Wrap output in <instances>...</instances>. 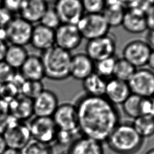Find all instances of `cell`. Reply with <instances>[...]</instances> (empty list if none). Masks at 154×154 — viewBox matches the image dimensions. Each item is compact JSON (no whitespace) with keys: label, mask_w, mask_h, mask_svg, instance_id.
<instances>
[{"label":"cell","mask_w":154,"mask_h":154,"mask_svg":"<svg viewBox=\"0 0 154 154\" xmlns=\"http://www.w3.org/2000/svg\"><path fill=\"white\" fill-rule=\"evenodd\" d=\"M70 52L56 46L42 52L45 77L53 81H63L70 77V67L72 58Z\"/></svg>","instance_id":"obj_3"},{"label":"cell","mask_w":154,"mask_h":154,"mask_svg":"<svg viewBox=\"0 0 154 154\" xmlns=\"http://www.w3.org/2000/svg\"><path fill=\"white\" fill-rule=\"evenodd\" d=\"M94 72V61L85 52L72 55L70 67V76L83 81Z\"/></svg>","instance_id":"obj_15"},{"label":"cell","mask_w":154,"mask_h":154,"mask_svg":"<svg viewBox=\"0 0 154 154\" xmlns=\"http://www.w3.org/2000/svg\"><path fill=\"white\" fill-rule=\"evenodd\" d=\"M76 26L83 38L87 40L109 33L110 26L102 13H84Z\"/></svg>","instance_id":"obj_5"},{"label":"cell","mask_w":154,"mask_h":154,"mask_svg":"<svg viewBox=\"0 0 154 154\" xmlns=\"http://www.w3.org/2000/svg\"><path fill=\"white\" fill-rule=\"evenodd\" d=\"M106 81L94 72L82 81V85L85 94L92 96H104Z\"/></svg>","instance_id":"obj_24"},{"label":"cell","mask_w":154,"mask_h":154,"mask_svg":"<svg viewBox=\"0 0 154 154\" xmlns=\"http://www.w3.org/2000/svg\"><path fill=\"white\" fill-rule=\"evenodd\" d=\"M25 46L8 45L4 61L15 70L19 69L29 55Z\"/></svg>","instance_id":"obj_23"},{"label":"cell","mask_w":154,"mask_h":154,"mask_svg":"<svg viewBox=\"0 0 154 154\" xmlns=\"http://www.w3.org/2000/svg\"><path fill=\"white\" fill-rule=\"evenodd\" d=\"M7 147L6 142L2 135L0 134V154H2Z\"/></svg>","instance_id":"obj_42"},{"label":"cell","mask_w":154,"mask_h":154,"mask_svg":"<svg viewBox=\"0 0 154 154\" xmlns=\"http://www.w3.org/2000/svg\"><path fill=\"white\" fill-rule=\"evenodd\" d=\"M131 94L128 82L114 77L107 79L104 96L114 105H122Z\"/></svg>","instance_id":"obj_17"},{"label":"cell","mask_w":154,"mask_h":154,"mask_svg":"<svg viewBox=\"0 0 154 154\" xmlns=\"http://www.w3.org/2000/svg\"><path fill=\"white\" fill-rule=\"evenodd\" d=\"M53 7L61 23L76 25L85 13L81 0H56Z\"/></svg>","instance_id":"obj_13"},{"label":"cell","mask_w":154,"mask_h":154,"mask_svg":"<svg viewBox=\"0 0 154 154\" xmlns=\"http://www.w3.org/2000/svg\"><path fill=\"white\" fill-rule=\"evenodd\" d=\"M29 44L42 52L55 46V31L40 23L33 25Z\"/></svg>","instance_id":"obj_16"},{"label":"cell","mask_w":154,"mask_h":154,"mask_svg":"<svg viewBox=\"0 0 154 154\" xmlns=\"http://www.w3.org/2000/svg\"><path fill=\"white\" fill-rule=\"evenodd\" d=\"M147 66H148L149 69L154 72V49H152L151 53L150 54L149 60L147 62Z\"/></svg>","instance_id":"obj_41"},{"label":"cell","mask_w":154,"mask_h":154,"mask_svg":"<svg viewBox=\"0 0 154 154\" xmlns=\"http://www.w3.org/2000/svg\"><path fill=\"white\" fill-rule=\"evenodd\" d=\"M33 25L20 16L14 17L4 29V38L9 45L25 46L29 44Z\"/></svg>","instance_id":"obj_6"},{"label":"cell","mask_w":154,"mask_h":154,"mask_svg":"<svg viewBox=\"0 0 154 154\" xmlns=\"http://www.w3.org/2000/svg\"><path fill=\"white\" fill-rule=\"evenodd\" d=\"M67 153L105 154V152L102 143L81 135L69 146Z\"/></svg>","instance_id":"obj_22"},{"label":"cell","mask_w":154,"mask_h":154,"mask_svg":"<svg viewBox=\"0 0 154 154\" xmlns=\"http://www.w3.org/2000/svg\"><path fill=\"white\" fill-rule=\"evenodd\" d=\"M54 31L55 46L70 52L78 48L83 40L76 25L61 23Z\"/></svg>","instance_id":"obj_11"},{"label":"cell","mask_w":154,"mask_h":154,"mask_svg":"<svg viewBox=\"0 0 154 154\" xmlns=\"http://www.w3.org/2000/svg\"><path fill=\"white\" fill-rule=\"evenodd\" d=\"M28 125L31 139L51 146L55 143L58 129L52 117L34 116Z\"/></svg>","instance_id":"obj_7"},{"label":"cell","mask_w":154,"mask_h":154,"mask_svg":"<svg viewBox=\"0 0 154 154\" xmlns=\"http://www.w3.org/2000/svg\"><path fill=\"white\" fill-rule=\"evenodd\" d=\"M39 23L54 30L61 23L59 17L53 7H49L48 8Z\"/></svg>","instance_id":"obj_31"},{"label":"cell","mask_w":154,"mask_h":154,"mask_svg":"<svg viewBox=\"0 0 154 154\" xmlns=\"http://www.w3.org/2000/svg\"><path fill=\"white\" fill-rule=\"evenodd\" d=\"M22 154H53L52 146L31 139L21 150Z\"/></svg>","instance_id":"obj_29"},{"label":"cell","mask_w":154,"mask_h":154,"mask_svg":"<svg viewBox=\"0 0 154 154\" xmlns=\"http://www.w3.org/2000/svg\"><path fill=\"white\" fill-rule=\"evenodd\" d=\"M121 25L127 32L138 34L148 30L146 13L132 8L125 11Z\"/></svg>","instance_id":"obj_19"},{"label":"cell","mask_w":154,"mask_h":154,"mask_svg":"<svg viewBox=\"0 0 154 154\" xmlns=\"http://www.w3.org/2000/svg\"><path fill=\"white\" fill-rule=\"evenodd\" d=\"M8 103L10 114L16 119L26 122L34 116L32 99L19 94Z\"/></svg>","instance_id":"obj_21"},{"label":"cell","mask_w":154,"mask_h":154,"mask_svg":"<svg viewBox=\"0 0 154 154\" xmlns=\"http://www.w3.org/2000/svg\"><path fill=\"white\" fill-rule=\"evenodd\" d=\"M45 2H46L48 4H49L50 2H51L52 1H54V2H55V1H56V0H43Z\"/></svg>","instance_id":"obj_45"},{"label":"cell","mask_w":154,"mask_h":154,"mask_svg":"<svg viewBox=\"0 0 154 154\" xmlns=\"http://www.w3.org/2000/svg\"><path fill=\"white\" fill-rule=\"evenodd\" d=\"M152 49L146 40H133L127 43L124 46L122 57L135 68H142L147 66Z\"/></svg>","instance_id":"obj_10"},{"label":"cell","mask_w":154,"mask_h":154,"mask_svg":"<svg viewBox=\"0 0 154 154\" xmlns=\"http://www.w3.org/2000/svg\"><path fill=\"white\" fill-rule=\"evenodd\" d=\"M81 135L79 133L73 132L66 131H61L58 129L55 143H58L61 146H70L76 138Z\"/></svg>","instance_id":"obj_34"},{"label":"cell","mask_w":154,"mask_h":154,"mask_svg":"<svg viewBox=\"0 0 154 154\" xmlns=\"http://www.w3.org/2000/svg\"><path fill=\"white\" fill-rule=\"evenodd\" d=\"M116 40L113 35L108 34L88 40L85 45V54L94 62L115 56Z\"/></svg>","instance_id":"obj_8"},{"label":"cell","mask_w":154,"mask_h":154,"mask_svg":"<svg viewBox=\"0 0 154 154\" xmlns=\"http://www.w3.org/2000/svg\"><path fill=\"white\" fill-rule=\"evenodd\" d=\"M128 83L132 94L144 98L154 94V72L149 68L137 69Z\"/></svg>","instance_id":"obj_9"},{"label":"cell","mask_w":154,"mask_h":154,"mask_svg":"<svg viewBox=\"0 0 154 154\" xmlns=\"http://www.w3.org/2000/svg\"><path fill=\"white\" fill-rule=\"evenodd\" d=\"M151 99H152V101H153V103H154V94L152 96V97H151Z\"/></svg>","instance_id":"obj_47"},{"label":"cell","mask_w":154,"mask_h":154,"mask_svg":"<svg viewBox=\"0 0 154 154\" xmlns=\"http://www.w3.org/2000/svg\"><path fill=\"white\" fill-rule=\"evenodd\" d=\"M138 134L144 139L154 135V116H140L132 123Z\"/></svg>","instance_id":"obj_25"},{"label":"cell","mask_w":154,"mask_h":154,"mask_svg":"<svg viewBox=\"0 0 154 154\" xmlns=\"http://www.w3.org/2000/svg\"><path fill=\"white\" fill-rule=\"evenodd\" d=\"M85 13H102L105 7V0H81Z\"/></svg>","instance_id":"obj_32"},{"label":"cell","mask_w":154,"mask_h":154,"mask_svg":"<svg viewBox=\"0 0 154 154\" xmlns=\"http://www.w3.org/2000/svg\"><path fill=\"white\" fill-rule=\"evenodd\" d=\"M19 70L20 75L24 80L42 81L45 78L41 57L37 55L29 54Z\"/></svg>","instance_id":"obj_20"},{"label":"cell","mask_w":154,"mask_h":154,"mask_svg":"<svg viewBox=\"0 0 154 154\" xmlns=\"http://www.w3.org/2000/svg\"><path fill=\"white\" fill-rule=\"evenodd\" d=\"M144 141L132 123L120 122L105 142L110 150L117 154H135L141 149Z\"/></svg>","instance_id":"obj_2"},{"label":"cell","mask_w":154,"mask_h":154,"mask_svg":"<svg viewBox=\"0 0 154 154\" xmlns=\"http://www.w3.org/2000/svg\"><path fill=\"white\" fill-rule=\"evenodd\" d=\"M44 89L42 81L24 80L20 87V94L33 99Z\"/></svg>","instance_id":"obj_30"},{"label":"cell","mask_w":154,"mask_h":154,"mask_svg":"<svg viewBox=\"0 0 154 154\" xmlns=\"http://www.w3.org/2000/svg\"><path fill=\"white\" fill-rule=\"evenodd\" d=\"M52 117L59 130L80 134L75 104L69 102L59 104Z\"/></svg>","instance_id":"obj_12"},{"label":"cell","mask_w":154,"mask_h":154,"mask_svg":"<svg viewBox=\"0 0 154 154\" xmlns=\"http://www.w3.org/2000/svg\"><path fill=\"white\" fill-rule=\"evenodd\" d=\"M32 104L34 116L52 117L60 103L57 94L45 88L32 99Z\"/></svg>","instance_id":"obj_14"},{"label":"cell","mask_w":154,"mask_h":154,"mask_svg":"<svg viewBox=\"0 0 154 154\" xmlns=\"http://www.w3.org/2000/svg\"><path fill=\"white\" fill-rule=\"evenodd\" d=\"M75 105L82 136L103 143L120 123L117 106L111 103L105 96L85 94L77 99Z\"/></svg>","instance_id":"obj_1"},{"label":"cell","mask_w":154,"mask_h":154,"mask_svg":"<svg viewBox=\"0 0 154 154\" xmlns=\"http://www.w3.org/2000/svg\"><path fill=\"white\" fill-rule=\"evenodd\" d=\"M7 42L5 40L0 36V61H4L5 52L8 46Z\"/></svg>","instance_id":"obj_39"},{"label":"cell","mask_w":154,"mask_h":154,"mask_svg":"<svg viewBox=\"0 0 154 154\" xmlns=\"http://www.w3.org/2000/svg\"><path fill=\"white\" fill-rule=\"evenodd\" d=\"M141 97L131 93L126 100L121 105L124 113L133 120L141 115L140 108Z\"/></svg>","instance_id":"obj_27"},{"label":"cell","mask_w":154,"mask_h":154,"mask_svg":"<svg viewBox=\"0 0 154 154\" xmlns=\"http://www.w3.org/2000/svg\"><path fill=\"white\" fill-rule=\"evenodd\" d=\"M116 59L114 56L94 62V72L106 80L112 78Z\"/></svg>","instance_id":"obj_28"},{"label":"cell","mask_w":154,"mask_h":154,"mask_svg":"<svg viewBox=\"0 0 154 154\" xmlns=\"http://www.w3.org/2000/svg\"><path fill=\"white\" fill-rule=\"evenodd\" d=\"M145 154H154V147L149 149Z\"/></svg>","instance_id":"obj_44"},{"label":"cell","mask_w":154,"mask_h":154,"mask_svg":"<svg viewBox=\"0 0 154 154\" xmlns=\"http://www.w3.org/2000/svg\"><path fill=\"white\" fill-rule=\"evenodd\" d=\"M149 1V2L150 3V4L152 5H154V0H147Z\"/></svg>","instance_id":"obj_46"},{"label":"cell","mask_w":154,"mask_h":154,"mask_svg":"<svg viewBox=\"0 0 154 154\" xmlns=\"http://www.w3.org/2000/svg\"><path fill=\"white\" fill-rule=\"evenodd\" d=\"M22 0H3L4 8L10 13L19 12Z\"/></svg>","instance_id":"obj_36"},{"label":"cell","mask_w":154,"mask_h":154,"mask_svg":"<svg viewBox=\"0 0 154 154\" xmlns=\"http://www.w3.org/2000/svg\"><path fill=\"white\" fill-rule=\"evenodd\" d=\"M48 7L43 0H22L19 13L20 17L34 25L40 22Z\"/></svg>","instance_id":"obj_18"},{"label":"cell","mask_w":154,"mask_h":154,"mask_svg":"<svg viewBox=\"0 0 154 154\" xmlns=\"http://www.w3.org/2000/svg\"><path fill=\"white\" fill-rule=\"evenodd\" d=\"M10 115L8 102L0 97V123L5 121Z\"/></svg>","instance_id":"obj_37"},{"label":"cell","mask_w":154,"mask_h":154,"mask_svg":"<svg viewBox=\"0 0 154 154\" xmlns=\"http://www.w3.org/2000/svg\"><path fill=\"white\" fill-rule=\"evenodd\" d=\"M16 70L10 67L4 61H0V84L11 82L16 75Z\"/></svg>","instance_id":"obj_33"},{"label":"cell","mask_w":154,"mask_h":154,"mask_svg":"<svg viewBox=\"0 0 154 154\" xmlns=\"http://www.w3.org/2000/svg\"><path fill=\"white\" fill-rule=\"evenodd\" d=\"M2 154H22L20 150L7 147Z\"/></svg>","instance_id":"obj_43"},{"label":"cell","mask_w":154,"mask_h":154,"mask_svg":"<svg viewBox=\"0 0 154 154\" xmlns=\"http://www.w3.org/2000/svg\"><path fill=\"white\" fill-rule=\"evenodd\" d=\"M148 31H154V5H152L146 12Z\"/></svg>","instance_id":"obj_38"},{"label":"cell","mask_w":154,"mask_h":154,"mask_svg":"<svg viewBox=\"0 0 154 154\" xmlns=\"http://www.w3.org/2000/svg\"><path fill=\"white\" fill-rule=\"evenodd\" d=\"M140 116H154V103L150 98H142L140 108Z\"/></svg>","instance_id":"obj_35"},{"label":"cell","mask_w":154,"mask_h":154,"mask_svg":"<svg viewBox=\"0 0 154 154\" xmlns=\"http://www.w3.org/2000/svg\"><path fill=\"white\" fill-rule=\"evenodd\" d=\"M0 134L8 147L21 150L31 140L28 123L20 121L11 116L0 123Z\"/></svg>","instance_id":"obj_4"},{"label":"cell","mask_w":154,"mask_h":154,"mask_svg":"<svg viewBox=\"0 0 154 154\" xmlns=\"http://www.w3.org/2000/svg\"><path fill=\"white\" fill-rule=\"evenodd\" d=\"M146 41L150 46L152 49H154V31H149L146 35Z\"/></svg>","instance_id":"obj_40"},{"label":"cell","mask_w":154,"mask_h":154,"mask_svg":"<svg viewBox=\"0 0 154 154\" xmlns=\"http://www.w3.org/2000/svg\"><path fill=\"white\" fill-rule=\"evenodd\" d=\"M136 70L137 68L123 57L117 58L112 77L128 82Z\"/></svg>","instance_id":"obj_26"}]
</instances>
